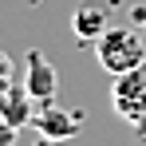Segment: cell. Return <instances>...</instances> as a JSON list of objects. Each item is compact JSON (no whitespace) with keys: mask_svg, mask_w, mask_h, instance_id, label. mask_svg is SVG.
Masks as SVG:
<instances>
[{"mask_svg":"<svg viewBox=\"0 0 146 146\" xmlns=\"http://www.w3.org/2000/svg\"><path fill=\"white\" fill-rule=\"evenodd\" d=\"M95 55H99V63H103V71L126 75V71H134L146 59V40L134 28H107L95 40Z\"/></svg>","mask_w":146,"mask_h":146,"instance_id":"6da1fadb","label":"cell"},{"mask_svg":"<svg viewBox=\"0 0 146 146\" xmlns=\"http://www.w3.org/2000/svg\"><path fill=\"white\" fill-rule=\"evenodd\" d=\"M111 103H115L119 119H126L134 130L146 134V59L134 71L119 75V83H115V91H111Z\"/></svg>","mask_w":146,"mask_h":146,"instance_id":"7a4b0ae2","label":"cell"},{"mask_svg":"<svg viewBox=\"0 0 146 146\" xmlns=\"http://www.w3.org/2000/svg\"><path fill=\"white\" fill-rule=\"evenodd\" d=\"M24 91L36 107H51V99L59 91V79H55V67L48 63L44 51H28V67H24Z\"/></svg>","mask_w":146,"mask_h":146,"instance_id":"3957f363","label":"cell"},{"mask_svg":"<svg viewBox=\"0 0 146 146\" xmlns=\"http://www.w3.org/2000/svg\"><path fill=\"white\" fill-rule=\"evenodd\" d=\"M111 28V4L107 0H79L71 12V32L75 40H99Z\"/></svg>","mask_w":146,"mask_h":146,"instance_id":"277c9868","label":"cell"},{"mask_svg":"<svg viewBox=\"0 0 146 146\" xmlns=\"http://www.w3.org/2000/svg\"><path fill=\"white\" fill-rule=\"evenodd\" d=\"M36 130L48 138V142H67L79 134V119L67 115V111H59L55 103L51 107H40V115H36Z\"/></svg>","mask_w":146,"mask_h":146,"instance_id":"5b68a950","label":"cell"},{"mask_svg":"<svg viewBox=\"0 0 146 146\" xmlns=\"http://www.w3.org/2000/svg\"><path fill=\"white\" fill-rule=\"evenodd\" d=\"M32 119V99L24 95H8V103H4V122L8 126H24V122Z\"/></svg>","mask_w":146,"mask_h":146,"instance_id":"8992f818","label":"cell"},{"mask_svg":"<svg viewBox=\"0 0 146 146\" xmlns=\"http://www.w3.org/2000/svg\"><path fill=\"white\" fill-rule=\"evenodd\" d=\"M8 83H12V59L0 51V91H8Z\"/></svg>","mask_w":146,"mask_h":146,"instance_id":"52a82bcc","label":"cell"},{"mask_svg":"<svg viewBox=\"0 0 146 146\" xmlns=\"http://www.w3.org/2000/svg\"><path fill=\"white\" fill-rule=\"evenodd\" d=\"M142 32H146V24H142Z\"/></svg>","mask_w":146,"mask_h":146,"instance_id":"ba28073f","label":"cell"}]
</instances>
